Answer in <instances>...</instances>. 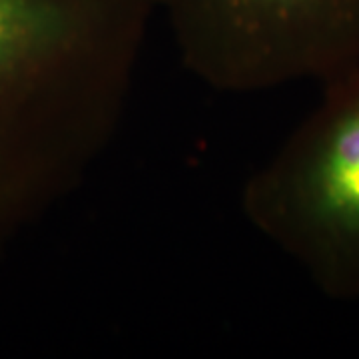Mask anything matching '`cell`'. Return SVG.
<instances>
[{"label": "cell", "mask_w": 359, "mask_h": 359, "mask_svg": "<svg viewBox=\"0 0 359 359\" xmlns=\"http://www.w3.org/2000/svg\"><path fill=\"white\" fill-rule=\"evenodd\" d=\"M154 0H0V245L70 198L128 114Z\"/></svg>", "instance_id": "cell-1"}, {"label": "cell", "mask_w": 359, "mask_h": 359, "mask_svg": "<svg viewBox=\"0 0 359 359\" xmlns=\"http://www.w3.org/2000/svg\"><path fill=\"white\" fill-rule=\"evenodd\" d=\"M184 68L208 88L256 94L359 66V0H154Z\"/></svg>", "instance_id": "cell-3"}, {"label": "cell", "mask_w": 359, "mask_h": 359, "mask_svg": "<svg viewBox=\"0 0 359 359\" xmlns=\"http://www.w3.org/2000/svg\"><path fill=\"white\" fill-rule=\"evenodd\" d=\"M248 224L337 302L359 299V66L313 106L242 188Z\"/></svg>", "instance_id": "cell-2"}]
</instances>
